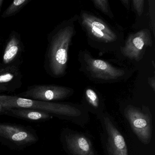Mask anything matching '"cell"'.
Wrapping results in <instances>:
<instances>
[{
  "mask_svg": "<svg viewBox=\"0 0 155 155\" xmlns=\"http://www.w3.org/2000/svg\"><path fill=\"white\" fill-rule=\"evenodd\" d=\"M78 20V15H75L63 21L48 35L44 67L52 78H59L67 74L69 50L76 34Z\"/></svg>",
  "mask_w": 155,
  "mask_h": 155,
  "instance_id": "6da1fadb",
  "label": "cell"
},
{
  "mask_svg": "<svg viewBox=\"0 0 155 155\" xmlns=\"http://www.w3.org/2000/svg\"><path fill=\"white\" fill-rule=\"evenodd\" d=\"M78 21L86 33L88 45L101 53H117L124 43L122 28L111 25L97 14L81 10Z\"/></svg>",
  "mask_w": 155,
  "mask_h": 155,
  "instance_id": "7a4b0ae2",
  "label": "cell"
},
{
  "mask_svg": "<svg viewBox=\"0 0 155 155\" xmlns=\"http://www.w3.org/2000/svg\"><path fill=\"white\" fill-rule=\"evenodd\" d=\"M78 60L79 71L91 81L100 84H109L126 81L136 69L118 66L104 60L95 58L87 50L79 51Z\"/></svg>",
  "mask_w": 155,
  "mask_h": 155,
  "instance_id": "3957f363",
  "label": "cell"
},
{
  "mask_svg": "<svg viewBox=\"0 0 155 155\" xmlns=\"http://www.w3.org/2000/svg\"><path fill=\"white\" fill-rule=\"evenodd\" d=\"M0 104L5 108L31 109L59 116L75 117L81 113L78 109L69 104L34 100L18 96L1 95Z\"/></svg>",
  "mask_w": 155,
  "mask_h": 155,
  "instance_id": "277c9868",
  "label": "cell"
},
{
  "mask_svg": "<svg viewBox=\"0 0 155 155\" xmlns=\"http://www.w3.org/2000/svg\"><path fill=\"white\" fill-rule=\"evenodd\" d=\"M153 44L150 30L142 29L129 34L116 54L123 59L138 62L143 59L147 49L151 48Z\"/></svg>",
  "mask_w": 155,
  "mask_h": 155,
  "instance_id": "5b68a950",
  "label": "cell"
},
{
  "mask_svg": "<svg viewBox=\"0 0 155 155\" xmlns=\"http://www.w3.org/2000/svg\"><path fill=\"white\" fill-rule=\"evenodd\" d=\"M124 114L140 140L144 144H149L152 136V119L148 108L143 106L140 110L129 105L125 108Z\"/></svg>",
  "mask_w": 155,
  "mask_h": 155,
  "instance_id": "8992f818",
  "label": "cell"
},
{
  "mask_svg": "<svg viewBox=\"0 0 155 155\" xmlns=\"http://www.w3.org/2000/svg\"><path fill=\"white\" fill-rule=\"evenodd\" d=\"M74 90L71 88L55 85H35L28 87L18 97L34 100L51 102L70 97Z\"/></svg>",
  "mask_w": 155,
  "mask_h": 155,
  "instance_id": "52a82bcc",
  "label": "cell"
},
{
  "mask_svg": "<svg viewBox=\"0 0 155 155\" xmlns=\"http://www.w3.org/2000/svg\"><path fill=\"white\" fill-rule=\"evenodd\" d=\"M0 139L15 147H23L36 143L38 138L36 132L26 127L0 123Z\"/></svg>",
  "mask_w": 155,
  "mask_h": 155,
  "instance_id": "ba28073f",
  "label": "cell"
},
{
  "mask_svg": "<svg viewBox=\"0 0 155 155\" xmlns=\"http://www.w3.org/2000/svg\"><path fill=\"white\" fill-rule=\"evenodd\" d=\"M24 51L20 34L12 31L9 35L2 54V63L5 67L18 66Z\"/></svg>",
  "mask_w": 155,
  "mask_h": 155,
  "instance_id": "9c48e42d",
  "label": "cell"
},
{
  "mask_svg": "<svg viewBox=\"0 0 155 155\" xmlns=\"http://www.w3.org/2000/svg\"><path fill=\"white\" fill-rule=\"evenodd\" d=\"M107 134V149L110 155H128L123 136L108 117L104 118Z\"/></svg>",
  "mask_w": 155,
  "mask_h": 155,
  "instance_id": "30bf717a",
  "label": "cell"
},
{
  "mask_svg": "<svg viewBox=\"0 0 155 155\" xmlns=\"http://www.w3.org/2000/svg\"><path fill=\"white\" fill-rule=\"evenodd\" d=\"M66 146L73 155H95L90 140L85 136L71 134L65 137Z\"/></svg>",
  "mask_w": 155,
  "mask_h": 155,
  "instance_id": "8fae6325",
  "label": "cell"
},
{
  "mask_svg": "<svg viewBox=\"0 0 155 155\" xmlns=\"http://www.w3.org/2000/svg\"><path fill=\"white\" fill-rule=\"evenodd\" d=\"M21 72L18 66L4 67L0 69V86L7 89L8 91H14L22 86Z\"/></svg>",
  "mask_w": 155,
  "mask_h": 155,
  "instance_id": "7c38bea8",
  "label": "cell"
},
{
  "mask_svg": "<svg viewBox=\"0 0 155 155\" xmlns=\"http://www.w3.org/2000/svg\"><path fill=\"white\" fill-rule=\"evenodd\" d=\"M4 114L31 121H41L52 118L51 114L41 110L22 108H5Z\"/></svg>",
  "mask_w": 155,
  "mask_h": 155,
  "instance_id": "4fadbf2b",
  "label": "cell"
},
{
  "mask_svg": "<svg viewBox=\"0 0 155 155\" xmlns=\"http://www.w3.org/2000/svg\"><path fill=\"white\" fill-rule=\"evenodd\" d=\"M30 2L31 0H15L3 12L2 18H6L15 16Z\"/></svg>",
  "mask_w": 155,
  "mask_h": 155,
  "instance_id": "5bb4252c",
  "label": "cell"
},
{
  "mask_svg": "<svg viewBox=\"0 0 155 155\" xmlns=\"http://www.w3.org/2000/svg\"><path fill=\"white\" fill-rule=\"evenodd\" d=\"M84 97L88 104L95 109L100 106V99L97 91L93 88L87 87L84 91Z\"/></svg>",
  "mask_w": 155,
  "mask_h": 155,
  "instance_id": "9a60e30c",
  "label": "cell"
},
{
  "mask_svg": "<svg viewBox=\"0 0 155 155\" xmlns=\"http://www.w3.org/2000/svg\"><path fill=\"white\" fill-rule=\"evenodd\" d=\"M93 5L96 8L107 15L110 19H113L114 16L110 9L109 3L107 0H94L92 1Z\"/></svg>",
  "mask_w": 155,
  "mask_h": 155,
  "instance_id": "2e32d148",
  "label": "cell"
},
{
  "mask_svg": "<svg viewBox=\"0 0 155 155\" xmlns=\"http://www.w3.org/2000/svg\"><path fill=\"white\" fill-rule=\"evenodd\" d=\"M132 8L136 15L138 18L143 15L145 8V1L144 0H133L131 1Z\"/></svg>",
  "mask_w": 155,
  "mask_h": 155,
  "instance_id": "e0dca14e",
  "label": "cell"
},
{
  "mask_svg": "<svg viewBox=\"0 0 155 155\" xmlns=\"http://www.w3.org/2000/svg\"><path fill=\"white\" fill-rule=\"evenodd\" d=\"M155 1H149V14L151 23V28L152 29L153 35L155 36Z\"/></svg>",
  "mask_w": 155,
  "mask_h": 155,
  "instance_id": "ac0fdd59",
  "label": "cell"
},
{
  "mask_svg": "<svg viewBox=\"0 0 155 155\" xmlns=\"http://www.w3.org/2000/svg\"><path fill=\"white\" fill-rule=\"evenodd\" d=\"M148 84H149L150 87L152 88V89L154 91H155V77H151V78H148Z\"/></svg>",
  "mask_w": 155,
  "mask_h": 155,
  "instance_id": "d6986e66",
  "label": "cell"
},
{
  "mask_svg": "<svg viewBox=\"0 0 155 155\" xmlns=\"http://www.w3.org/2000/svg\"><path fill=\"white\" fill-rule=\"evenodd\" d=\"M120 2L123 4V6L128 11L130 8V1H129V0H121Z\"/></svg>",
  "mask_w": 155,
  "mask_h": 155,
  "instance_id": "ffe728a7",
  "label": "cell"
},
{
  "mask_svg": "<svg viewBox=\"0 0 155 155\" xmlns=\"http://www.w3.org/2000/svg\"><path fill=\"white\" fill-rule=\"evenodd\" d=\"M4 92V91H8L7 89L2 86H0V92Z\"/></svg>",
  "mask_w": 155,
  "mask_h": 155,
  "instance_id": "44dd1931",
  "label": "cell"
},
{
  "mask_svg": "<svg viewBox=\"0 0 155 155\" xmlns=\"http://www.w3.org/2000/svg\"><path fill=\"white\" fill-rule=\"evenodd\" d=\"M4 108L0 104V114H4Z\"/></svg>",
  "mask_w": 155,
  "mask_h": 155,
  "instance_id": "7402d4cb",
  "label": "cell"
},
{
  "mask_svg": "<svg viewBox=\"0 0 155 155\" xmlns=\"http://www.w3.org/2000/svg\"><path fill=\"white\" fill-rule=\"evenodd\" d=\"M4 2V1L3 0H0V12H1L2 7V4H3V3Z\"/></svg>",
  "mask_w": 155,
  "mask_h": 155,
  "instance_id": "603a6c76",
  "label": "cell"
},
{
  "mask_svg": "<svg viewBox=\"0 0 155 155\" xmlns=\"http://www.w3.org/2000/svg\"><path fill=\"white\" fill-rule=\"evenodd\" d=\"M1 67H0V69L1 68Z\"/></svg>",
  "mask_w": 155,
  "mask_h": 155,
  "instance_id": "cb8c5ba5",
  "label": "cell"
}]
</instances>
